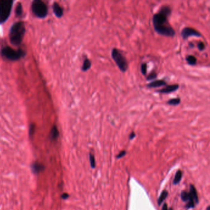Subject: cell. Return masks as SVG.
Wrapping results in <instances>:
<instances>
[{"mask_svg":"<svg viewBox=\"0 0 210 210\" xmlns=\"http://www.w3.org/2000/svg\"><path fill=\"white\" fill-rule=\"evenodd\" d=\"M168 15L159 11L153 16V26L157 33L165 36L173 37L176 32L168 21Z\"/></svg>","mask_w":210,"mask_h":210,"instance_id":"6da1fadb","label":"cell"},{"mask_svg":"<svg viewBox=\"0 0 210 210\" xmlns=\"http://www.w3.org/2000/svg\"><path fill=\"white\" fill-rule=\"evenodd\" d=\"M25 32V25L22 22H18L14 24L10 28V33H9V39L12 44H20L22 41Z\"/></svg>","mask_w":210,"mask_h":210,"instance_id":"7a4b0ae2","label":"cell"},{"mask_svg":"<svg viewBox=\"0 0 210 210\" xmlns=\"http://www.w3.org/2000/svg\"><path fill=\"white\" fill-rule=\"evenodd\" d=\"M111 55L120 70L123 72H125L128 69V64L126 57L117 48H113Z\"/></svg>","mask_w":210,"mask_h":210,"instance_id":"3957f363","label":"cell"},{"mask_svg":"<svg viewBox=\"0 0 210 210\" xmlns=\"http://www.w3.org/2000/svg\"><path fill=\"white\" fill-rule=\"evenodd\" d=\"M13 4L12 0H0V24L5 22L10 16Z\"/></svg>","mask_w":210,"mask_h":210,"instance_id":"277c9868","label":"cell"},{"mask_svg":"<svg viewBox=\"0 0 210 210\" xmlns=\"http://www.w3.org/2000/svg\"><path fill=\"white\" fill-rule=\"evenodd\" d=\"M32 10L34 15L38 18H44L47 14V6L40 0H35L33 1Z\"/></svg>","mask_w":210,"mask_h":210,"instance_id":"5b68a950","label":"cell"},{"mask_svg":"<svg viewBox=\"0 0 210 210\" xmlns=\"http://www.w3.org/2000/svg\"><path fill=\"white\" fill-rule=\"evenodd\" d=\"M1 54L6 58L11 61H17L25 55V52L22 50L16 51L10 47H4L1 50Z\"/></svg>","mask_w":210,"mask_h":210,"instance_id":"8992f818","label":"cell"},{"mask_svg":"<svg viewBox=\"0 0 210 210\" xmlns=\"http://www.w3.org/2000/svg\"><path fill=\"white\" fill-rule=\"evenodd\" d=\"M181 36L184 39H187L190 36H197L200 37L202 36L201 33L198 32L197 30L191 27H184L183 30L181 31Z\"/></svg>","mask_w":210,"mask_h":210,"instance_id":"52a82bcc","label":"cell"},{"mask_svg":"<svg viewBox=\"0 0 210 210\" xmlns=\"http://www.w3.org/2000/svg\"><path fill=\"white\" fill-rule=\"evenodd\" d=\"M179 87V86L177 84H172V85H168V86H166V87L163 88V89L157 91V92H160V93L168 94V93L173 92L177 90Z\"/></svg>","mask_w":210,"mask_h":210,"instance_id":"ba28073f","label":"cell"},{"mask_svg":"<svg viewBox=\"0 0 210 210\" xmlns=\"http://www.w3.org/2000/svg\"><path fill=\"white\" fill-rule=\"evenodd\" d=\"M163 86H166V82L165 80H158L149 83L147 87L148 88H158L160 87H163Z\"/></svg>","mask_w":210,"mask_h":210,"instance_id":"9c48e42d","label":"cell"},{"mask_svg":"<svg viewBox=\"0 0 210 210\" xmlns=\"http://www.w3.org/2000/svg\"><path fill=\"white\" fill-rule=\"evenodd\" d=\"M52 8H53L54 13L55 14V16H57V17H61L62 16L63 9L58 3H54L53 6H52Z\"/></svg>","mask_w":210,"mask_h":210,"instance_id":"30bf717a","label":"cell"},{"mask_svg":"<svg viewBox=\"0 0 210 210\" xmlns=\"http://www.w3.org/2000/svg\"><path fill=\"white\" fill-rule=\"evenodd\" d=\"M32 171H33L34 173H39L44 169V166L43 165H42L40 163L35 162V163H34L32 165Z\"/></svg>","mask_w":210,"mask_h":210,"instance_id":"8fae6325","label":"cell"},{"mask_svg":"<svg viewBox=\"0 0 210 210\" xmlns=\"http://www.w3.org/2000/svg\"><path fill=\"white\" fill-rule=\"evenodd\" d=\"M189 194H190L191 197H192L194 202L196 203H198V195H197V190H196L195 187L192 184H191L190 186Z\"/></svg>","mask_w":210,"mask_h":210,"instance_id":"7c38bea8","label":"cell"},{"mask_svg":"<svg viewBox=\"0 0 210 210\" xmlns=\"http://www.w3.org/2000/svg\"><path fill=\"white\" fill-rule=\"evenodd\" d=\"M59 133L58 129H57V126L55 125H54L50 132V139L52 140H55L59 137Z\"/></svg>","mask_w":210,"mask_h":210,"instance_id":"4fadbf2b","label":"cell"},{"mask_svg":"<svg viewBox=\"0 0 210 210\" xmlns=\"http://www.w3.org/2000/svg\"><path fill=\"white\" fill-rule=\"evenodd\" d=\"M182 176H183L182 171H181L180 170H178L175 175V178L173 180V184L175 185L179 184L180 183L181 179H182Z\"/></svg>","mask_w":210,"mask_h":210,"instance_id":"5bb4252c","label":"cell"},{"mask_svg":"<svg viewBox=\"0 0 210 210\" xmlns=\"http://www.w3.org/2000/svg\"><path fill=\"white\" fill-rule=\"evenodd\" d=\"M91 66V62L89 59H86L83 62V66L81 67V70L83 72L87 71Z\"/></svg>","mask_w":210,"mask_h":210,"instance_id":"9a60e30c","label":"cell"},{"mask_svg":"<svg viewBox=\"0 0 210 210\" xmlns=\"http://www.w3.org/2000/svg\"><path fill=\"white\" fill-rule=\"evenodd\" d=\"M186 61L190 65H195L197 63L196 57L192 55H189L186 57Z\"/></svg>","mask_w":210,"mask_h":210,"instance_id":"2e32d148","label":"cell"},{"mask_svg":"<svg viewBox=\"0 0 210 210\" xmlns=\"http://www.w3.org/2000/svg\"><path fill=\"white\" fill-rule=\"evenodd\" d=\"M168 194V191H166V190H163V192H161L160 196L159 197V198L158 199V204L159 206L161 205V203L163 202L165 200V198L167 197Z\"/></svg>","mask_w":210,"mask_h":210,"instance_id":"e0dca14e","label":"cell"},{"mask_svg":"<svg viewBox=\"0 0 210 210\" xmlns=\"http://www.w3.org/2000/svg\"><path fill=\"white\" fill-rule=\"evenodd\" d=\"M180 99L177 98H173V99H169L167 102V104L169 105H171V106H178V105L180 104Z\"/></svg>","mask_w":210,"mask_h":210,"instance_id":"ac0fdd59","label":"cell"},{"mask_svg":"<svg viewBox=\"0 0 210 210\" xmlns=\"http://www.w3.org/2000/svg\"><path fill=\"white\" fill-rule=\"evenodd\" d=\"M180 197L183 202H187L189 199V193L186 192V191H183L180 194Z\"/></svg>","mask_w":210,"mask_h":210,"instance_id":"d6986e66","label":"cell"},{"mask_svg":"<svg viewBox=\"0 0 210 210\" xmlns=\"http://www.w3.org/2000/svg\"><path fill=\"white\" fill-rule=\"evenodd\" d=\"M16 13L17 16H21L22 14V6L21 3H18L17 4L16 7Z\"/></svg>","mask_w":210,"mask_h":210,"instance_id":"ffe728a7","label":"cell"},{"mask_svg":"<svg viewBox=\"0 0 210 210\" xmlns=\"http://www.w3.org/2000/svg\"><path fill=\"white\" fill-rule=\"evenodd\" d=\"M147 64L146 63H142L140 65V71L142 72V73L144 75H146V73H147Z\"/></svg>","mask_w":210,"mask_h":210,"instance_id":"44dd1931","label":"cell"},{"mask_svg":"<svg viewBox=\"0 0 210 210\" xmlns=\"http://www.w3.org/2000/svg\"><path fill=\"white\" fill-rule=\"evenodd\" d=\"M157 77V74L155 72H152L147 76V80L150 81L154 80Z\"/></svg>","mask_w":210,"mask_h":210,"instance_id":"7402d4cb","label":"cell"},{"mask_svg":"<svg viewBox=\"0 0 210 210\" xmlns=\"http://www.w3.org/2000/svg\"><path fill=\"white\" fill-rule=\"evenodd\" d=\"M89 161H90V165L91 168H94L95 166V158L93 155L91 154H89Z\"/></svg>","mask_w":210,"mask_h":210,"instance_id":"603a6c76","label":"cell"},{"mask_svg":"<svg viewBox=\"0 0 210 210\" xmlns=\"http://www.w3.org/2000/svg\"><path fill=\"white\" fill-rule=\"evenodd\" d=\"M197 47L200 51H203L205 49V44L203 42H200V43H198Z\"/></svg>","mask_w":210,"mask_h":210,"instance_id":"cb8c5ba5","label":"cell"},{"mask_svg":"<svg viewBox=\"0 0 210 210\" xmlns=\"http://www.w3.org/2000/svg\"><path fill=\"white\" fill-rule=\"evenodd\" d=\"M126 154V152L125 151V150H123V151H121L120 153H119V154L117 155V158H121V157H124Z\"/></svg>","mask_w":210,"mask_h":210,"instance_id":"d4e9b609","label":"cell"},{"mask_svg":"<svg viewBox=\"0 0 210 210\" xmlns=\"http://www.w3.org/2000/svg\"><path fill=\"white\" fill-rule=\"evenodd\" d=\"M34 132H35V125L32 124L30 126V132H29L30 136H33Z\"/></svg>","mask_w":210,"mask_h":210,"instance_id":"484cf974","label":"cell"},{"mask_svg":"<svg viewBox=\"0 0 210 210\" xmlns=\"http://www.w3.org/2000/svg\"><path fill=\"white\" fill-rule=\"evenodd\" d=\"M62 198L64 199V200H66L67 198H68L69 197V195L68 194H66V193H64L62 195Z\"/></svg>","mask_w":210,"mask_h":210,"instance_id":"4316f807","label":"cell"},{"mask_svg":"<svg viewBox=\"0 0 210 210\" xmlns=\"http://www.w3.org/2000/svg\"><path fill=\"white\" fill-rule=\"evenodd\" d=\"M136 137V134L134 132H132L131 134H130V135H129V139L131 140L132 139H134Z\"/></svg>","mask_w":210,"mask_h":210,"instance_id":"83f0119b","label":"cell"},{"mask_svg":"<svg viewBox=\"0 0 210 210\" xmlns=\"http://www.w3.org/2000/svg\"><path fill=\"white\" fill-rule=\"evenodd\" d=\"M162 210H168V205L166 203H164L163 205V207H162Z\"/></svg>","mask_w":210,"mask_h":210,"instance_id":"f1b7e54d","label":"cell"},{"mask_svg":"<svg viewBox=\"0 0 210 210\" xmlns=\"http://www.w3.org/2000/svg\"><path fill=\"white\" fill-rule=\"evenodd\" d=\"M192 44H193L192 43H189V46H192V47H194V45H192Z\"/></svg>","mask_w":210,"mask_h":210,"instance_id":"f546056e","label":"cell"},{"mask_svg":"<svg viewBox=\"0 0 210 210\" xmlns=\"http://www.w3.org/2000/svg\"><path fill=\"white\" fill-rule=\"evenodd\" d=\"M207 210H209V206H208V208H207Z\"/></svg>","mask_w":210,"mask_h":210,"instance_id":"4dcf8cb0","label":"cell"},{"mask_svg":"<svg viewBox=\"0 0 210 210\" xmlns=\"http://www.w3.org/2000/svg\"><path fill=\"white\" fill-rule=\"evenodd\" d=\"M169 210H173V209H172V208H170V209H169Z\"/></svg>","mask_w":210,"mask_h":210,"instance_id":"1f68e13d","label":"cell"}]
</instances>
